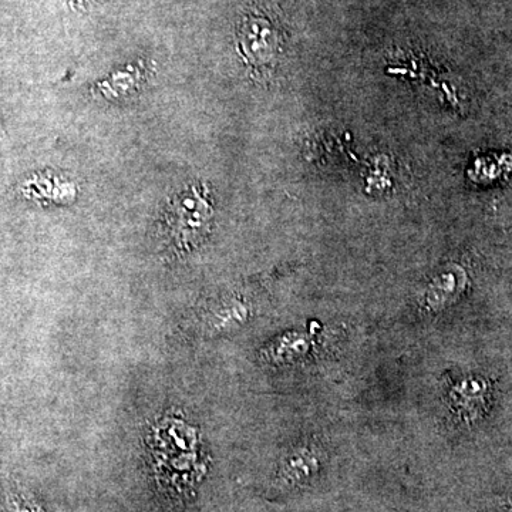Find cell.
<instances>
[{
    "instance_id": "1",
    "label": "cell",
    "mask_w": 512,
    "mask_h": 512,
    "mask_svg": "<svg viewBox=\"0 0 512 512\" xmlns=\"http://www.w3.org/2000/svg\"><path fill=\"white\" fill-rule=\"evenodd\" d=\"M212 218L210 191L200 184L187 185L165 208L163 234L167 244L183 252L197 247L210 232Z\"/></svg>"
},
{
    "instance_id": "2",
    "label": "cell",
    "mask_w": 512,
    "mask_h": 512,
    "mask_svg": "<svg viewBox=\"0 0 512 512\" xmlns=\"http://www.w3.org/2000/svg\"><path fill=\"white\" fill-rule=\"evenodd\" d=\"M239 46L248 62H271L279 46V33L274 23L261 13H248L239 26Z\"/></svg>"
}]
</instances>
